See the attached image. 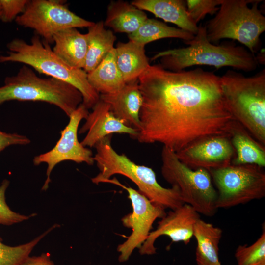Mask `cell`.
Listing matches in <instances>:
<instances>
[{
	"instance_id": "cell-15",
	"label": "cell",
	"mask_w": 265,
	"mask_h": 265,
	"mask_svg": "<svg viewBox=\"0 0 265 265\" xmlns=\"http://www.w3.org/2000/svg\"><path fill=\"white\" fill-rule=\"evenodd\" d=\"M85 122L79 131V134L87 132L81 142L84 147H92L101 140L113 133L128 134L136 139L138 131L126 125L112 112L109 106L99 99L89 113Z\"/></svg>"
},
{
	"instance_id": "cell-3",
	"label": "cell",
	"mask_w": 265,
	"mask_h": 265,
	"mask_svg": "<svg viewBox=\"0 0 265 265\" xmlns=\"http://www.w3.org/2000/svg\"><path fill=\"white\" fill-rule=\"evenodd\" d=\"M111 137H105L94 146L96 152L93 159L100 172L91 179L94 184L106 183L113 175L120 174L132 181L151 202L165 209L175 210L185 204L176 187L165 188L159 184L151 168L137 164L125 154L118 153L111 145Z\"/></svg>"
},
{
	"instance_id": "cell-20",
	"label": "cell",
	"mask_w": 265,
	"mask_h": 265,
	"mask_svg": "<svg viewBox=\"0 0 265 265\" xmlns=\"http://www.w3.org/2000/svg\"><path fill=\"white\" fill-rule=\"evenodd\" d=\"M115 50L116 63L126 83L138 80L150 65L142 44L118 42Z\"/></svg>"
},
{
	"instance_id": "cell-31",
	"label": "cell",
	"mask_w": 265,
	"mask_h": 265,
	"mask_svg": "<svg viewBox=\"0 0 265 265\" xmlns=\"http://www.w3.org/2000/svg\"><path fill=\"white\" fill-rule=\"evenodd\" d=\"M30 143V140L25 135L0 131V152L10 145H25Z\"/></svg>"
},
{
	"instance_id": "cell-28",
	"label": "cell",
	"mask_w": 265,
	"mask_h": 265,
	"mask_svg": "<svg viewBox=\"0 0 265 265\" xmlns=\"http://www.w3.org/2000/svg\"><path fill=\"white\" fill-rule=\"evenodd\" d=\"M221 2V0H186L187 12L196 24L207 15L216 13Z\"/></svg>"
},
{
	"instance_id": "cell-18",
	"label": "cell",
	"mask_w": 265,
	"mask_h": 265,
	"mask_svg": "<svg viewBox=\"0 0 265 265\" xmlns=\"http://www.w3.org/2000/svg\"><path fill=\"white\" fill-rule=\"evenodd\" d=\"M131 3L141 10L149 11L156 17L177 25L179 28L195 35L199 29L191 18L182 0H135Z\"/></svg>"
},
{
	"instance_id": "cell-32",
	"label": "cell",
	"mask_w": 265,
	"mask_h": 265,
	"mask_svg": "<svg viewBox=\"0 0 265 265\" xmlns=\"http://www.w3.org/2000/svg\"><path fill=\"white\" fill-rule=\"evenodd\" d=\"M21 265H55L50 259L49 253H42L38 256H28Z\"/></svg>"
},
{
	"instance_id": "cell-9",
	"label": "cell",
	"mask_w": 265,
	"mask_h": 265,
	"mask_svg": "<svg viewBox=\"0 0 265 265\" xmlns=\"http://www.w3.org/2000/svg\"><path fill=\"white\" fill-rule=\"evenodd\" d=\"M208 171L216 187L217 209L229 208L265 196V172L263 167L230 164Z\"/></svg>"
},
{
	"instance_id": "cell-13",
	"label": "cell",
	"mask_w": 265,
	"mask_h": 265,
	"mask_svg": "<svg viewBox=\"0 0 265 265\" xmlns=\"http://www.w3.org/2000/svg\"><path fill=\"white\" fill-rule=\"evenodd\" d=\"M189 167L208 171L229 165L235 151L228 135H213L199 139L176 152Z\"/></svg>"
},
{
	"instance_id": "cell-26",
	"label": "cell",
	"mask_w": 265,
	"mask_h": 265,
	"mask_svg": "<svg viewBox=\"0 0 265 265\" xmlns=\"http://www.w3.org/2000/svg\"><path fill=\"white\" fill-rule=\"evenodd\" d=\"M57 226L54 224L30 242L16 246L4 244L0 237V265H21L39 242Z\"/></svg>"
},
{
	"instance_id": "cell-19",
	"label": "cell",
	"mask_w": 265,
	"mask_h": 265,
	"mask_svg": "<svg viewBox=\"0 0 265 265\" xmlns=\"http://www.w3.org/2000/svg\"><path fill=\"white\" fill-rule=\"evenodd\" d=\"M54 53L71 67L83 69L87 48V35L77 28H68L53 36Z\"/></svg>"
},
{
	"instance_id": "cell-21",
	"label": "cell",
	"mask_w": 265,
	"mask_h": 265,
	"mask_svg": "<svg viewBox=\"0 0 265 265\" xmlns=\"http://www.w3.org/2000/svg\"><path fill=\"white\" fill-rule=\"evenodd\" d=\"M222 231L199 218L195 224L193 237L197 242L196 261L198 265H221L219 244Z\"/></svg>"
},
{
	"instance_id": "cell-11",
	"label": "cell",
	"mask_w": 265,
	"mask_h": 265,
	"mask_svg": "<svg viewBox=\"0 0 265 265\" xmlns=\"http://www.w3.org/2000/svg\"><path fill=\"white\" fill-rule=\"evenodd\" d=\"M106 183L125 189L132 208V212L121 219L125 227L132 230L127 239L117 247L119 253L118 261L123 263L127 261L133 251L139 249L146 241L155 220L163 218L166 212L165 209L151 202L138 190L123 185L115 178H110Z\"/></svg>"
},
{
	"instance_id": "cell-14",
	"label": "cell",
	"mask_w": 265,
	"mask_h": 265,
	"mask_svg": "<svg viewBox=\"0 0 265 265\" xmlns=\"http://www.w3.org/2000/svg\"><path fill=\"white\" fill-rule=\"evenodd\" d=\"M199 218L200 214L187 204L171 210L158 222L156 229L151 231L147 239L139 249L140 254H156L155 242L162 236L169 237L172 242H183L187 244L193 236L194 227Z\"/></svg>"
},
{
	"instance_id": "cell-27",
	"label": "cell",
	"mask_w": 265,
	"mask_h": 265,
	"mask_svg": "<svg viewBox=\"0 0 265 265\" xmlns=\"http://www.w3.org/2000/svg\"><path fill=\"white\" fill-rule=\"evenodd\" d=\"M235 256L238 265H265V226L263 224L262 233L252 245H239Z\"/></svg>"
},
{
	"instance_id": "cell-2",
	"label": "cell",
	"mask_w": 265,
	"mask_h": 265,
	"mask_svg": "<svg viewBox=\"0 0 265 265\" xmlns=\"http://www.w3.org/2000/svg\"><path fill=\"white\" fill-rule=\"evenodd\" d=\"M185 42L187 47L158 52L151 61L159 59V64L163 68L174 72L195 65L211 66L217 69L230 67L251 72L259 64L255 55L242 46L233 43L218 45L211 43L207 39L205 26H199L193 38Z\"/></svg>"
},
{
	"instance_id": "cell-12",
	"label": "cell",
	"mask_w": 265,
	"mask_h": 265,
	"mask_svg": "<svg viewBox=\"0 0 265 265\" xmlns=\"http://www.w3.org/2000/svg\"><path fill=\"white\" fill-rule=\"evenodd\" d=\"M89 112L82 103L69 117V121L61 131V136L54 147L48 152L35 156L33 159L35 165L45 163L47 164V178L42 190L46 191L51 182V173L60 162L70 160L77 163L85 162L91 165L94 163L92 151L82 145L78 138V131L80 121L86 119Z\"/></svg>"
},
{
	"instance_id": "cell-10",
	"label": "cell",
	"mask_w": 265,
	"mask_h": 265,
	"mask_svg": "<svg viewBox=\"0 0 265 265\" xmlns=\"http://www.w3.org/2000/svg\"><path fill=\"white\" fill-rule=\"evenodd\" d=\"M63 3L61 0H29L15 22L20 26L34 29L49 44L53 42L54 35L62 30L89 27L94 24L71 11Z\"/></svg>"
},
{
	"instance_id": "cell-5",
	"label": "cell",
	"mask_w": 265,
	"mask_h": 265,
	"mask_svg": "<svg viewBox=\"0 0 265 265\" xmlns=\"http://www.w3.org/2000/svg\"><path fill=\"white\" fill-rule=\"evenodd\" d=\"M220 81L233 119L265 145V69L250 77L229 70L220 77Z\"/></svg>"
},
{
	"instance_id": "cell-8",
	"label": "cell",
	"mask_w": 265,
	"mask_h": 265,
	"mask_svg": "<svg viewBox=\"0 0 265 265\" xmlns=\"http://www.w3.org/2000/svg\"><path fill=\"white\" fill-rule=\"evenodd\" d=\"M161 160L163 177L179 190L185 204L190 205L199 214L213 216L218 210L217 193L209 172L189 167L179 160L176 152L164 146Z\"/></svg>"
},
{
	"instance_id": "cell-16",
	"label": "cell",
	"mask_w": 265,
	"mask_h": 265,
	"mask_svg": "<svg viewBox=\"0 0 265 265\" xmlns=\"http://www.w3.org/2000/svg\"><path fill=\"white\" fill-rule=\"evenodd\" d=\"M100 99L109 106L117 118L138 132L140 128L139 113L143 102L138 80L126 83L116 93L100 94Z\"/></svg>"
},
{
	"instance_id": "cell-24",
	"label": "cell",
	"mask_w": 265,
	"mask_h": 265,
	"mask_svg": "<svg viewBox=\"0 0 265 265\" xmlns=\"http://www.w3.org/2000/svg\"><path fill=\"white\" fill-rule=\"evenodd\" d=\"M87 79L91 86L101 94L116 93L126 84L116 63L115 47L87 74Z\"/></svg>"
},
{
	"instance_id": "cell-4",
	"label": "cell",
	"mask_w": 265,
	"mask_h": 265,
	"mask_svg": "<svg viewBox=\"0 0 265 265\" xmlns=\"http://www.w3.org/2000/svg\"><path fill=\"white\" fill-rule=\"evenodd\" d=\"M6 55H0V63L20 62L31 66L39 73L67 82L82 94V104L92 108L100 99L98 93L90 84L87 73L82 69L70 66L56 55L50 44L35 35L30 44L16 38L7 45Z\"/></svg>"
},
{
	"instance_id": "cell-6",
	"label": "cell",
	"mask_w": 265,
	"mask_h": 265,
	"mask_svg": "<svg viewBox=\"0 0 265 265\" xmlns=\"http://www.w3.org/2000/svg\"><path fill=\"white\" fill-rule=\"evenodd\" d=\"M260 0H221L215 16L205 26L208 40L238 41L255 54L265 30V17L258 8Z\"/></svg>"
},
{
	"instance_id": "cell-30",
	"label": "cell",
	"mask_w": 265,
	"mask_h": 265,
	"mask_svg": "<svg viewBox=\"0 0 265 265\" xmlns=\"http://www.w3.org/2000/svg\"><path fill=\"white\" fill-rule=\"evenodd\" d=\"M29 0H0L1 15L0 19L3 22H11L18 15L23 13Z\"/></svg>"
},
{
	"instance_id": "cell-7",
	"label": "cell",
	"mask_w": 265,
	"mask_h": 265,
	"mask_svg": "<svg viewBox=\"0 0 265 265\" xmlns=\"http://www.w3.org/2000/svg\"><path fill=\"white\" fill-rule=\"evenodd\" d=\"M0 87V106L4 102L40 101L54 105L68 117L82 103L81 93L71 84L55 78H42L26 65L14 76L6 77Z\"/></svg>"
},
{
	"instance_id": "cell-23",
	"label": "cell",
	"mask_w": 265,
	"mask_h": 265,
	"mask_svg": "<svg viewBox=\"0 0 265 265\" xmlns=\"http://www.w3.org/2000/svg\"><path fill=\"white\" fill-rule=\"evenodd\" d=\"M87 48L83 70L88 74L93 70L114 48L116 37L106 29L103 21L88 27Z\"/></svg>"
},
{
	"instance_id": "cell-1",
	"label": "cell",
	"mask_w": 265,
	"mask_h": 265,
	"mask_svg": "<svg viewBox=\"0 0 265 265\" xmlns=\"http://www.w3.org/2000/svg\"><path fill=\"white\" fill-rule=\"evenodd\" d=\"M138 83L143 98L139 142L160 143L177 152L202 138L228 135L234 119L220 77L213 72L200 68L174 72L150 65Z\"/></svg>"
},
{
	"instance_id": "cell-25",
	"label": "cell",
	"mask_w": 265,
	"mask_h": 265,
	"mask_svg": "<svg viewBox=\"0 0 265 265\" xmlns=\"http://www.w3.org/2000/svg\"><path fill=\"white\" fill-rule=\"evenodd\" d=\"M128 36L129 40L145 46L150 42L168 38H179L186 42L192 39L194 35L155 19L148 18L137 30Z\"/></svg>"
},
{
	"instance_id": "cell-22",
	"label": "cell",
	"mask_w": 265,
	"mask_h": 265,
	"mask_svg": "<svg viewBox=\"0 0 265 265\" xmlns=\"http://www.w3.org/2000/svg\"><path fill=\"white\" fill-rule=\"evenodd\" d=\"M148 18L145 12L131 3L111 1L107 6L105 26L115 32L128 34L135 32Z\"/></svg>"
},
{
	"instance_id": "cell-17",
	"label": "cell",
	"mask_w": 265,
	"mask_h": 265,
	"mask_svg": "<svg viewBox=\"0 0 265 265\" xmlns=\"http://www.w3.org/2000/svg\"><path fill=\"white\" fill-rule=\"evenodd\" d=\"M228 135L235 151L231 164L265 167V145L255 139L241 124L233 120Z\"/></svg>"
},
{
	"instance_id": "cell-33",
	"label": "cell",
	"mask_w": 265,
	"mask_h": 265,
	"mask_svg": "<svg viewBox=\"0 0 265 265\" xmlns=\"http://www.w3.org/2000/svg\"><path fill=\"white\" fill-rule=\"evenodd\" d=\"M1 7L0 3V17L1 16Z\"/></svg>"
},
{
	"instance_id": "cell-29",
	"label": "cell",
	"mask_w": 265,
	"mask_h": 265,
	"mask_svg": "<svg viewBox=\"0 0 265 265\" xmlns=\"http://www.w3.org/2000/svg\"><path fill=\"white\" fill-rule=\"evenodd\" d=\"M9 183L8 180L4 179L0 186V224L4 225L19 223L36 215L34 213L29 215L20 214L10 209L5 200V192Z\"/></svg>"
}]
</instances>
